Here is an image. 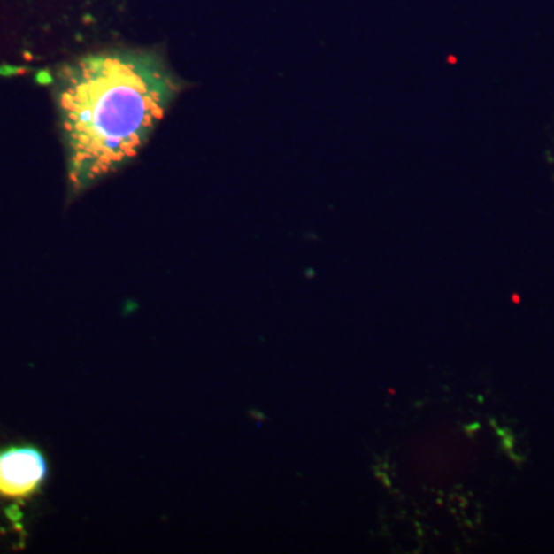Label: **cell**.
Wrapping results in <instances>:
<instances>
[{
  "label": "cell",
  "instance_id": "cell-3",
  "mask_svg": "<svg viewBox=\"0 0 554 554\" xmlns=\"http://www.w3.org/2000/svg\"><path fill=\"white\" fill-rule=\"evenodd\" d=\"M37 82H51V77L48 76L47 73H41V74H37Z\"/></svg>",
  "mask_w": 554,
  "mask_h": 554
},
{
  "label": "cell",
  "instance_id": "cell-1",
  "mask_svg": "<svg viewBox=\"0 0 554 554\" xmlns=\"http://www.w3.org/2000/svg\"><path fill=\"white\" fill-rule=\"evenodd\" d=\"M179 89L162 58L143 51L89 54L60 71L56 102L71 193L135 159Z\"/></svg>",
  "mask_w": 554,
  "mask_h": 554
},
{
  "label": "cell",
  "instance_id": "cell-2",
  "mask_svg": "<svg viewBox=\"0 0 554 554\" xmlns=\"http://www.w3.org/2000/svg\"><path fill=\"white\" fill-rule=\"evenodd\" d=\"M47 460L31 447L0 451V496L25 499L47 478Z\"/></svg>",
  "mask_w": 554,
  "mask_h": 554
}]
</instances>
